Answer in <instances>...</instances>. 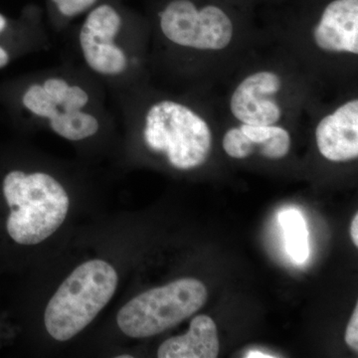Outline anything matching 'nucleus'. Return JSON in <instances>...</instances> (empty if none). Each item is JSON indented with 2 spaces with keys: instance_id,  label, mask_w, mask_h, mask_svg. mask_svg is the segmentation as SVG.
Here are the masks:
<instances>
[{
  "instance_id": "39448f33",
  "label": "nucleus",
  "mask_w": 358,
  "mask_h": 358,
  "mask_svg": "<svg viewBox=\"0 0 358 358\" xmlns=\"http://www.w3.org/2000/svg\"><path fill=\"white\" fill-rule=\"evenodd\" d=\"M141 136L150 152L164 155L179 171L202 166L210 155L212 134L207 122L173 99H159L145 108Z\"/></svg>"
},
{
  "instance_id": "2eb2a0df",
  "label": "nucleus",
  "mask_w": 358,
  "mask_h": 358,
  "mask_svg": "<svg viewBox=\"0 0 358 358\" xmlns=\"http://www.w3.org/2000/svg\"><path fill=\"white\" fill-rule=\"evenodd\" d=\"M53 9L52 27L56 33H62L71 22L79 16L85 15L101 0H49Z\"/></svg>"
},
{
  "instance_id": "4468645a",
  "label": "nucleus",
  "mask_w": 358,
  "mask_h": 358,
  "mask_svg": "<svg viewBox=\"0 0 358 358\" xmlns=\"http://www.w3.org/2000/svg\"><path fill=\"white\" fill-rule=\"evenodd\" d=\"M286 241L287 252L296 264H303L308 258V233L307 224L301 212L287 209L279 214Z\"/></svg>"
},
{
  "instance_id": "f8f14e48",
  "label": "nucleus",
  "mask_w": 358,
  "mask_h": 358,
  "mask_svg": "<svg viewBox=\"0 0 358 358\" xmlns=\"http://www.w3.org/2000/svg\"><path fill=\"white\" fill-rule=\"evenodd\" d=\"M0 45L17 57L47 48L49 35L43 23L35 17L32 20L24 17L22 21L14 22L0 13Z\"/></svg>"
},
{
  "instance_id": "f257e3e1",
  "label": "nucleus",
  "mask_w": 358,
  "mask_h": 358,
  "mask_svg": "<svg viewBox=\"0 0 358 358\" xmlns=\"http://www.w3.org/2000/svg\"><path fill=\"white\" fill-rule=\"evenodd\" d=\"M109 91L78 64L36 71L13 87L14 110L26 121L45 127L73 143L92 140L113 124Z\"/></svg>"
},
{
  "instance_id": "0eeeda50",
  "label": "nucleus",
  "mask_w": 358,
  "mask_h": 358,
  "mask_svg": "<svg viewBox=\"0 0 358 358\" xmlns=\"http://www.w3.org/2000/svg\"><path fill=\"white\" fill-rule=\"evenodd\" d=\"M162 38L180 48L222 50L234 34L232 21L222 9L207 6L197 9L192 0H171L159 11Z\"/></svg>"
},
{
  "instance_id": "423d86ee",
  "label": "nucleus",
  "mask_w": 358,
  "mask_h": 358,
  "mask_svg": "<svg viewBox=\"0 0 358 358\" xmlns=\"http://www.w3.org/2000/svg\"><path fill=\"white\" fill-rule=\"evenodd\" d=\"M207 298L203 282L192 278L176 280L127 303L117 313V326L129 338H150L199 312Z\"/></svg>"
},
{
  "instance_id": "6e6552de",
  "label": "nucleus",
  "mask_w": 358,
  "mask_h": 358,
  "mask_svg": "<svg viewBox=\"0 0 358 358\" xmlns=\"http://www.w3.org/2000/svg\"><path fill=\"white\" fill-rule=\"evenodd\" d=\"M282 82L275 73L262 71L245 78L230 101L233 115L242 124L270 126L279 122L282 110L273 96L281 89Z\"/></svg>"
},
{
  "instance_id": "9d476101",
  "label": "nucleus",
  "mask_w": 358,
  "mask_h": 358,
  "mask_svg": "<svg viewBox=\"0 0 358 358\" xmlns=\"http://www.w3.org/2000/svg\"><path fill=\"white\" fill-rule=\"evenodd\" d=\"M319 48L358 54V0H334L313 30Z\"/></svg>"
},
{
  "instance_id": "1a4fd4ad",
  "label": "nucleus",
  "mask_w": 358,
  "mask_h": 358,
  "mask_svg": "<svg viewBox=\"0 0 358 358\" xmlns=\"http://www.w3.org/2000/svg\"><path fill=\"white\" fill-rule=\"evenodd\" d=\"M320 155L334 162H348L358 157V100L343 103L327 115L315 129Z\"/></svg>"
},
{
  "instance_id": "20e7f679",
  "label": "nucleus",
  "mask_w": 358,
  "mask_h": 358,
  "mask_svg": "<svg viewBox=\"0 0 358 358\" xmlns=\"http://www.w3.org/2000/svg\"><path fill=\"white\" fill-rule=\"evenodd\" d=\"M117 282L115 268L106 261H88L75 268L47 305L44 322L48 334L67 341L81 333L108 305Z\"/></svg>"
},
{
  "instance_id": "6ab92c4d",
  "label": "nucleus",
  "mask_w": 358,
  "mask_h": 358,
  "mask_svg": "<svg viewBox=\"0 0 358 358\" xmlns=\"http://www.w3.org/2000/svg\"><path fill=\"white\" fill-rule=\"evenodd\" d=\"M246 357H274L272 355H265V353L259 352H252L248 353Z\"/></svg>"
},
{
  "instance_id": "f03ea898",
  "label": "nucleus",
  "mask_w": 358,
  "mask_h": 358,
  "mask_svg": "<svg viewBox=\"0 0 358 358\" xmlns=\"http://www.w3.org/2000/svg\"><path fill=\"white\" fill-rule=\"evenodd\" d=\"M75 46L78 65L101 82L110 95L131 87L141 61L128 21L115 4L101 2L85 14L75 32Z\"/></svg>"
},
{
  "instance_id": "ddd939ff",
  "label": "nucleus",
  "mask_w": 358,
  "mask_h": 358,
  "mask_svg": "<svg viewBox=\"0 0 358 358\" xmlns=\"http://www.w3.org/2000/svg\"><path fill=\"white\" fill-rule=\"evenodd\" d=\"M245 136L253 143L260 147V154L270 159H280L289 154L291 148V136L281 127L253 126L242 124L240 127Z\"/></svg>"
},
{
  "instance_id": "f3484780",
  "label": "nucleus",
  "mask_w": 358,
  "mask_h": 358,
  "mask_svg": "<svg viewBox=\"0 0 358 358\" xmlns=\"http://www.w3.org/2000/svg\"><path fill=\"white\" fill-rule=\"evenodd\" d=\"M345 343L353 350L358 352V306L355 308L345 331Z\"/></svg>"
},
{
  "instance_id": "dca6fc26",
  "label": "nucleus",
  "mask_w": 358,
  "mask_h": 358,
  "mask_svg": "<svg viewBox=\"0 0 358 358\" xmlns=\"http://www.w3.org/2000/svg\"><path fill=\"white\" fill-rule=\"evenodd\" d=\"M223 148L230 157L243 159L255 152V147L240 128L231 129L223 138Z\"/></svg>"
},
{
  "instance_id": "9b49d317",
  "label": "nucleus",
  "mask_w": 358,
  "mask_h": 358,
  "mask_svg": "<svg viewBox=\"0 0 358 358\" xmlns=\"http://www.w3.org/2000/svg\"><path fill=\"white\" fill-rule=\"evenodd\" d=\"M218 355L217 327L205 315L195 317L187 333L167 339L157 350L159 358H216Z\"/></svg>"
},
{
  "instance_id": "7ed1b4c3",
  "label": "nucleus",
  "mask_w": 358,
  "mask_h": 358,
  "mask_svg": "<svg viewBox=\"0 0 358 358\" xmlns=\"http://www.w3.org/2000/svg\"><path fill=\"white\" fill-rule=\"evenodd\" d=\"M1 193L9 209L7 234L20 245L41 243L59 229L69 210L64 186L45 171L11 169L1 179Z\"/></svg>"
},
{
  "instance_id": "a211bd4d",
  "label": "nucleus",
  "mask_w": 358,
  "mask_h": 358,
  "mask_svg": "<svg viewBox=\"0 0 358 358\" xmlns=\"http://www.w3.org/2000/svg\"><path fill=\"white\" fill-rule=\"evenodd\" d=\"M350 235L353 244L358 246V214H355V217L352 219V227H350Z\"/></svg>"
},
{
  "instance_id": "aec40b11",
  "label": "nucleus",
  "mask_w": 358,
  "mask_h": 358,
  "mask_svg": "<svg viewBox=\"0 0 358 358\" xmlns=\"http://www.w3.org/2000/svg\"><path fill=\"white\" fill-rule=\"evenodd\" d=\"M120 358H124V357H128V358H131V355H121V357H119Z\"/></svg>"
}]
</instances>
